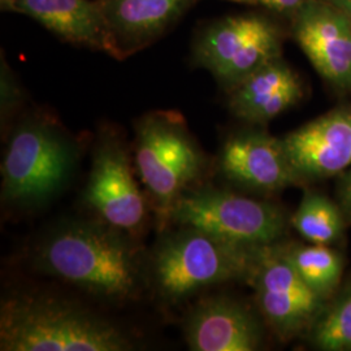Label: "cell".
Instances as JSON below:
<instances>
[{
    "label": "cell",
    "mask_w": 351,
    "mask_h": 351,
    "mask_svg": "<svg viewBox=\"0 0 351 351\" xmlns=\"http://www.w3.org/2000/svg\"><path fill=\"white\" fill-rule=\"evenodd\" d=\"M33 264L42 274L59 278L107 301H129L143 281L139 249L130 234L103 221H66L40 239Z\"/></svg>",
    "instance_id": "cell-1"
},
{
    "label": "cell",
    "mask_w": 351,
    "mask_h": 351,
    "mask_svg": "<svg viewBox=\"0 0 351 351\" xmlns=\"http://www.w3.org/2000/svg\"><path fill=\"white\" fill-rule=\"evenodd\" d=\"M125 335L101 316L45 295H14L1 303L0 350L124 351Z\"/></svg>",
    "instance_id": "cell-2"
},
{
    "label": "cell",
    "mask_w": 351,
    "mask_h": 351,
    "mask_svg": "<svg viewBox=\"0 0 351 351\" xmlns=\"http://www.w3.org/2000/svg\"><path fill=\"white\" fill-rule=\"evenodd\" d=\"M193 226H181L155 247L150 274L158 294L168 302L188 300L203 289L229 281L250 282L262 254Z\"/></svg>",
    "instance_id": "cell-3"
},
{
    "label": "cell",
    "mask_w": 351,
    "mask_h": 351,
    "mask_svg": "<svg viewBox=\"0 0 351 351\" xmlns=\"http://www.w3.org/2000/svg\"><path fill=\"white\" fill-rule=\"evenodd\" d=\"M78 160V146L56 123L29 116L13 128L1 163V201L37 208L68 186Z\"/></svg>",
    "instance_id": "cell-4"
},
{
    "label": "cell",
    "mask_w": 351,
    "mask_h": 351,
    "mask_svg": "<svg viewBox=\"0 0 351 351\" xmlns=\"http://www.w3.org/2000/svg\"><path fill=\"white\" fill-rule=\"evenodd\" d=\"M134 160L159 229L171 224L178 199L199 181L207 159L181 113L154 111L136 125Z\"/></svg>",
    "instance_id": "cell-5"
},
{
    "label": "cell",
    "mask_w": 351,
    "mask_h": 351,
    "mask_svg": "<svg viewBox=\"0 0 351 351\" xmlns=\"http://www.w3.org/2000/svg\"><path fill=\"white\" fill-rule=\"evenodd\" d=\"M171 223L255 249L276 245L287 228L285 215L275 204L213 188L185 193L176 203Z\"/></svg>",
    "instance_id": "cell-6"
},
{
    "label": "cell",
    "mask_w": 351,
    "mask_h": 351,
    "mask_svg": "<svg viewBox=\"0 0 351 351\" xmlns=\"http://www.w3.org/2000/svg\"><path fill=\"white\" fill-rule=\"evenodd\" d=\"M84 201L101 221L130 236L146 224L147 199L136 181L124 142L113 132L97 139Z\"/></svg>",
    "instance_id": "cell-7"
},
{
    "label": "cell",
    "mask_w": 351,
    "mask_h": 351,
    "mask_svg": "<svg viewBox=\"0 0 351 351\" xmlns=\"http://www.w3.org/2000/svg\"><path fill=\"white\" fill-rule=\"evenodd\" d=\"M250 282L261 314L281 339H291L308 329L326 304L277 243L262 250Z\"/></svg>",
    "instance_id": "cell-8"
},
{
    "label": "cell",
    "mask_w": 351,
    "mask_h": 351,
    "mask_svg": "<svg viewBox=\"0 0 351 351\" xmlns=\"http://www.w3.org/2000/svg\"><path fill=\"white\" fill-rule=\"evenodd\" d=\"M293 34L317 73L351 91V21L328 0H307L293 13Z\"/></svg>",
    "instance_id": "cell-9"
},
{
    "label": "cell",
    "mask_w": 351,
    "mask_h": 351,
    "mask_svg": "<svg viewBox=\"0 0 351 351\" xmlns=\"http://www.w3.org/2000/svg\"><path fill=\"white\" fill-rule=\"evenodd\" d=\"M219 169L233 185L259 194H274L302 182L282 138L263 130H243L226 139Z\"/></svg>",
    "instance_id": "cell-10"
},
{
    "label": "cell",
    "mask_w": 351,
    "mask_h": 351,
    "mask_svg": "<svg viewBox=\"0 0 351 351\" xmlns=\"http://www.w3.org/2000/svg\"><path fill=\"white\" fill-rule=\"evenodd\" d=\"M282 142L302 182L345 172L351 167V106L316 117Z\"/></svg>",
    "instance_id": "cell-11"
},
{
    "label": "cell",
    "mask_w": 351,
    "mask_h": 351,
    "mask_svg": "<svg viewBox=\"0 0 351 351\" xmlns=\"http://www.w3.org/2000/svg\"><path fill=\"white\" fill-rule=\"evenodd\" d=\"M185 339L193 351H254L262 345V326L247 306L230 297H208L185 320Z\"/></svg>",
    "instance_id": "cell-12"
},
{
    "label": "cell",
    "mask_w": 351,
    "mask_h": 351,
    "mask_svg": "<svg viewBox=\"0 0 351 351\" xmlns=\"http://www.w3.org/2000/svg\"><path fill=\"white\" fill-rule=\"evenodd\" d=\"M13 12L36 20L65 42L120 59L99 0H14Z\"/></svg>",
    "instance_id": "cell-13"
},
{
    "label": "cell",
    "mask_w": 351,
    "mask_h": 351,
    "mask_svg": "<svg viewBox=\"0 0 351 351\" xmlns=\"http://www.w3.org/2000/svg\"><path fill=\"white\" fill-rule=\"evenodd\" d=\"M119 58L147 47L180 20L195 0H99Z\"/></svg>",
    "instance_id": "cell-14"
},
{
    "label": "cell",
    "mask_w": 351,
    "mask_h": 351,
    "mask_svg": "<svg viewBox=\"0 0 351 351\" xmlns=\"http://www.w3.org/2000/svg\"><path fill=\"white\" fill-rule=\"evenodd\" d=\"M303 97L298 75L278 58L229 91V108L241 120L264 125Z\"/></svg>",
    "instance_id": "cell-15"
},
{
    "label": "cell",
    "mask_w": 351,
    "mask_h": 351,
    "mask_svg": "<svg viewBox=\"0 0 351 351\" xmlns=\"http://www.w3.org/2000/svg\"><path fill=\"white\" fill-rule=\"evenodd\" d=\"M256 14L228 16L207 26L193 47V62L216 78L265 23Z\"/></svg>",
    "instance_id": "cell-16"
},
{
    "label": "cell",
    "mask_w": 351,
    "mask_h": 351,
    "mask_svg": "<svg viewBox=\"0 0 351 351\" xmlns=\"http://www.w3.org/2000/svg\"><path fill=\"white\" fill-rule=\"evenodd\" d=\"M289 262L303 281L328 300L339 288L343 272V261L339 251L329 245H280Z\"/></svg>",
    "instance_id": "cell-17"
},
{
    "label": "cell",
    "mask_w": 351,
    "mask_h": 351,
    "mask_svg": "<svg viewBox=\"0 0 351 351\" xmlns=\"http://www.w3.org/2000/svg\"><path fill=\"white\" fill-rule=\"evenodd\" d=\"M303 239L315 245H333L345 229L343 215L336 203L316 193H307L290 219Z\"/></svg>",
    "instance_id": "cell-18"
},
{
    "label": "cell",
    "mask_w": 351,
    "mask_h": 351,
    "mask_svg": "<svg viewBox=\"0 0 351 351\" xmlns=\"http://www.w3.org/2000/svg\"><path fill=\"white\" fill-rule=\"evenodd\" d=\"M278 58H281V34L267 19L239 55L216 77V81L229 93L254 72Z\"/></svg>",
    "instance_id": "cell-19"
},
{
    "label": "cell",
    "mask_w": 351,
    "mask_h": 351,
    "mask_svg": "<svg viewBox=\"0 0 351 351\" xmlns=\"http://www.w3.org/2000/svg\"><path fill=\"white\" fill-rule=\"evenodd\" d=\"M315 348L326 351H351V284L341 290L310 326Z\"/></svg>",
    "instance_id": "cell-20"
},
{
    "label": "cell",
    "mask_w": 351,
    "mask_h": 351,
    "mask_svg": "<svg viewBox=\"0 0 351 351\" xmlns=\"http://www.w3.org/2000/svg\"><path fill=\"white\" fill-rule=\"evenodd\" d=\"M24 101V93L17 82L8 64L1 58L0 71V114L1 125L7 124L12 119L14 112L21 107Z\"/></svg>",
    "instance_id": "cell-21"
},
{
    "label": "cell",
    "mask_w": 351,
    "mask_h": 351,
    "mask_svg": "<svg viewBox=\"0 0 351 351\" xmlns=\"http://www.w3.org/2000/svg\"><path fill=\"white\" fill-rule=\"evenodd\" d=\"M307 0H256L264 7L280 13H294Z\"/></svg>",
    "instance_id": "cell-22"
},
{
    "label": "cell",
    "mask_w": 351,
    "mask_h": 351,
    "mask_svg": "<svg viewBox=\"0 0 351 351\" xmlns=\"http://www.w3.org/2000/svg\"><path fill=\"white\" fill-rule=\"evenodd\" d=\"M339 194H341V203H342L345 215L351 220V169L345 175L341 182Z\"/></svg>",
    "instance_id": "cell-23"
},
{
    "label": "cell",
    "mask_w": 351,
    "mask_h": 351,
    "mask_svg": "<svg viewBox=\"0 0 351 351\" xmlns=\"http://www.w3.org/2000/svg\"><path fill=\"white\" fill-rule=\"evenodd\" d=\"M328 1L345 13L351 21V0H328Z\"/></svg>",
    "instance_id": "cell-24"
},
{
    "label": "cell",
    "mask_w": 351,
    "mask_h": 351,
    "mask_svg": "<svg viewBox=\"0 0 351 351\" xmlns=\"http://www.w3.org/2000/svg\"><path fill=\"white\" fill-rule=\"evenodd\" d=\"M13 5L14 0H0V7L4 12H13Z\"/></svg>",
    "instance_id": "cell-25"
},
{
    "label": "cell",
    "mask_w": 351,
    "mask_h": 351,
    "mask_svg": "<svg viewBox=\"0 0 351 351\" xmlns=\"http://www.w3.org/2000/svg\"><path fill=\"white\" fill-rule=\"evenodd\" d=\"M232 1H239V3H256V0H232Z\"/></svg>",
    "instance_id": "cell-26"
}]
</instances>
